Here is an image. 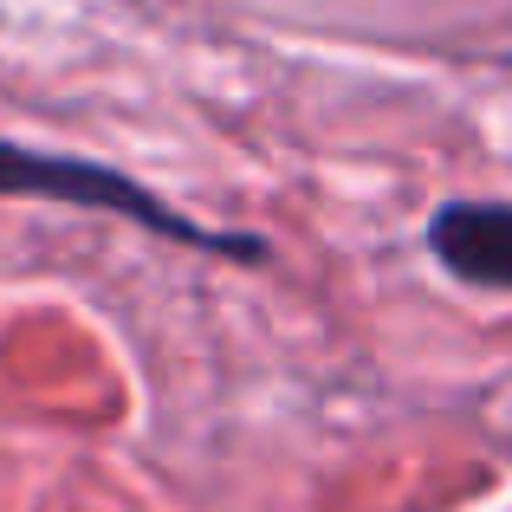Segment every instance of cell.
<instances>
[{"instance_id":"7a4b0ae2","label":"cell","mask_w":512,"mask_h":512,"mask_svg":"<svg viewBox=\"0 0 512 512\" xmlns=\"http://www.w3.org/2000/svg\"><path fill=\"white\" fill-rule=\"evenodd\" d=\"M428 247L467 286L512 292V208L506 201H454L428 221Z\"/></svg>"},{"instance_id":"6da1fadb","label":"cell","mask_w":512,"mask_h":512,"mask_svg":"<svg viewBox=\"0 0 512 512\" xmlns=\"http://www.w3.org/2000/svg\"><path fill=\"white\" fill-rule=\"evenodd\" d=\"M0 195H46V201H78V208H104V214H130L143 221L150 234H169V240H188L201 253H234V260H266V240L253 234H208V227L182 221L175 208L137 188L130 175L117 169H98V163H72V156H39V150H20V143H0Z\"/></svg>"}]
</instances>
